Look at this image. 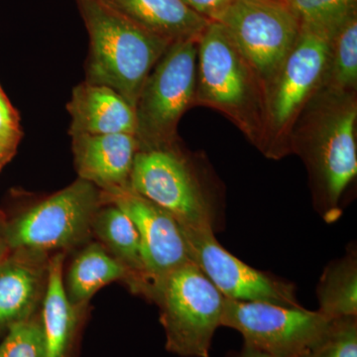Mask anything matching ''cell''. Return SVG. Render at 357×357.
<instances>
[{"instance_id":"obj_1","label":"cell","mask_w":357,"mask_h":357,"mask_svg":"<svg viewBox=\"0 0 357 357\" xmlns=\"http://www.w3.org/2000/svg\"><path fill=\"white\" fill-rule=\"evenodd\" d=\"M356 93L319 91L294 128L292 152L304 160L314 206L326 222L340 218V198L356 177Z\"/></svg>"},{"instance_id":"obj_2","label":"cell","mask_w":357,"mask_h":357,"mask_svg":"<svg viewBox=\"0 0 357 357\" xmlns=\"http://www.w3.org/2000/svg\"><path fill=\"white\" fill-rule=\"evenodd\" d=\"M89 33L86 83L114 89L135 107L143 84L171 43L100 0H77Z\"/></svg>"},{"instance_id":"obj_3","label":"cell","mask_w":357,"mask_h":357,"mask_svg":"<svg viewBox=\"0 0 357 357\" xmlns=\"http://www.w3.org/2000/svg\"><path fill=\"white\" fill-rule=\"evenodd\" d=\"M195 105L222 112L261 151L264 88L217 21H211L198 41Z\"/></svg>"},{"instance_id":"obj_4","label":"cell","mask_w":357,"mask_h":357,"mask_svg":"<svg viewBox=\"0 0 357 357\" xmlns=\"http://www.w3.org/2000/svg\"><path fill=\"white\" fill-rule=\"evenodd\" d=\"M332 37L301 27L299 37L265 89V129L261 152L278 160L292 152L294 128L319 93Z\"/></svg>"},{"instance_id":"obj_5","label":"cell","mask_w":357,"mask_h":357,"mask_svg":"<svg viewBox=\"0 0 357 357\" xmlns=\"http://www.w3.org/2000/svg\"><path fill=\"white\" fill-rule=\"evenodd\" d=\"M149 300L159 307L167 351L182 357H210L225 297L194 262L155 283Z\"/></svg>"},{"instance_id":"obj_6","label":"cell","mask_w":357,"mask_h":357,"mask_svg":"<svg viewBox=\"0 0 357 357\" xmlns=\"http://www.w3.org/2000/svg\"><path fill=\"white\" fill-rule=\"evenodd\" d=\"M105 203L102 191L77 178L11 220L6 218L9 250L27 249L49 255L84 245L93 236V218Z\"/></svg>"},{"instance_id":"obj_7","label":"cell","mask_w":357,"mask_h":357,"mask_svg":"<svg viewBox=\"0 0 357 357\" xmlns=\"http://www.w3.org/2000/svg\"><path fill=\"white\" fill-rule=\"evenodd\" d=\"M198 42L171 44L143 84L135 112L141 149L177 144L178 121L195 105Z\"/></svg>"},{"instance_id":"obj_8","label":"cell","mask_w":357,"mask_h":357,"mask_svg":"<svg viewBox=\"0 0 357 357\" xmlns=\"http://www.w3.org/2000/svg\"><path fill=\"white\" fill-rule=\"evenodd\" d=\"M217 22L255 70L264 91L301 31L299 20L285 0H231Z\"/></svg>"},{"instance_id":"obj_9","label":"cell","mask_w":357,"mask_h":357,"mask_svg":"<svg viewBox=\"0 0 357 357\" xmlns=\"http://www.w3.org/2000/svg\"><path fill=\"white\" fill-rule=\"evenodd\" d=\"M333 319L319 311L225 298L222 326L243 335L249 347L274 357H306Z\"/></svg>"},{"instance_id":"obj_10","label":"cell","mask_w":357,"mask_h":357,"mask_svg":"<svg viewBox=\"0 0 357 357\" xmlns=\"http://www.w3.org/2000/svg\"><path fill=\"white\" fill-rule=\"evenodd\" d=\"M129 188L168 211L181 227L213 229V208L178 144L138 150Z\"/></svg>"},{"instance_id":"obj_11","label":"cell","mask_w":357,"mask_h":357,"mask_svg":"<svg viewBox=\"0 0 357 357\" xmlns=\"http://www.w3.org/2000/svg\"><path fill=\"white\" fill-rule=\"evenodd\" d=\"M192 261L227 299L301 307L288 282L249 266L218 243L213 229H184Z\"/></svg>"},{"instance_id":"obj_12","label":"cell","mask_w":357,"mask_h":357,"mask_svg":"<svg viewBox=\"0 0 357 357\" xmlns=\"http://www.w3.org/2000/svg\"><path fill=\"white\" fill-rule=\"evenodd\" d=\"M102 192L105 201L119 206L135 225L151 288L174 270L192 262L183 230L168 211L130 188Z\"/></svg>"},{"instance_id":"obj_13","label":"cell","mask_w":357,"mask_h":357,"mask_svg":"<svg viewBox=\"0 0 357 357\" xmlns=\"http://www.w3.org/2000/svg\"><path fill=\"white\" fill-rule=\"evenodd\" d=\"M50 255L10 250L0 261V335L37 314L48 282Z\"/></svg>"},{"instance_id":"obj_14","label":"cell","mask_w":357,"mask_h":357,"mask_svg":"<svg viewBox=\"0 0 357 357\" xmlns=\"http://www.w3.org/2000/svg\"><path fill=\"white\" fill-rule=\"evenodd\" d=\"M79 178L100 191L129 188L131 170L139 144L134 134H70Z\"/></svg>"},{"instance_id":"obj_15","label":"cell","mask_w":357,"mask_h":357,"mask_svg":"<svg viewBox=\"0 0 357 357\" xmlns=\"http://www.w3.org/2000/svg\"><path fill=\"white\" fill-rule=\"evenodd\" d=\"M65 252L50 257L48 282L41 304L47 357H77L84 312L73 307L64 287Z\"/></svg>"},{"instance_id":"obj_16","label":"cell","mask_w":357,"mask_h":357,"mask_svg":"<svg viewBox=\"0 0 357 357\" xmlns=\"http://www.w3.org/2000/svg\"><path fill=\"white\" fill-rule=\"evenodd\" d=\"M70 134H135V112L114 89L84 83L73 89L67 105Z\"/></svg>"},{"instance_id":"obj_17","label":"cell","mask_w":357,"mask_h":357,"mask_svg":"<svg viewBox=\"0 0 357 357\" xmlns=\"http://www.w3.org/2000/svg\"><path fill=\"white\" fill-rule=\"evenodd\" d=\"M143 29L173 44L199 41L211 21L183 0H100Z\"/></svg>"},{"instance_id":"obj_18","label":"cell","mask_w":357,"mask_h":357,"mask_svg":"<svg viewBox=\"0 0 357 357\" xmlns=\"http://www.w3.org/2000/svg\"><path fill=\"white\" fill-rule=\"evenodd\" d=\"M83 246L64 276L66 295L73 307L84 311L98 290L115 281L126 282L137 294L132 275L102 244L89 241Z\"/></svg>"},{"instance_id":"obj_19","label":"cell","mask_w":357,"mask_h":357,"mask_svg":"<svg viewBox=\"0 0 357 357\" xmlns=\"http://www.w3.org/2000/svg\"><path fill=\"white\" fill-rule=\"evenodd\" d=\"M91 232L96 241L130 272L137 294L149 299L151 286L143 261L139 234L131 218L119 206L107 202L96 211Z\"/></svg>"},{"instance_id":"obj_20","label":"cell","mask_w":357,"mask_h":357,"mask_svg":"<svg viewBox=\"0 0 357 357\" xmlns=\"http://www.w3.org/2000/svg\"><path fill=\"white\" fill-rule=\"evenodd\" d=\"M318 311L328 319L357 317L356 250L326 268L318 285Z\"/></svg>"},{"instance_id":"obj_21","label":"cell","mask_w":357,"mask_h":357,"mask_svg":"<svg viewBox=\"0 0 357 357\" xmlns=\"http://www.w3.org/2000/svg\"><path fill=\"white\" fill-rule=\"evenodd\" d=\"M357 14L340 26L331 40L330 53L319 91L356 93Z\"/></svg>"},{"instance_id":"obj_22","label":"cell","mask_w":357,"mask_h":357,"mask_svg":"<svg viewBox=\"0 0 357 357\" xmlns=\"http://www.w3.org/2000/svg\"><path fill=\"white\" fill-rule=\"evenodd\" d=\"M301 27L333 37L340 26L357 14V0H285Z\"/></svg>"},{"instance_id":"obj_23","label":"cell","mask_w":357,"mask_h":357,"mask_svg":"<svg viewBox=\"0 0 357 357\" xmlns=\"http://www.w3.org/2000/svg\"><path fill=\"white\" fill-rule=\"evenodd\" d=\"M0 357H47L38 312L9 328L0 344Z\"/></svg>"},{"instance_id":"obj_24","label":"cell","mask_w":357,"mask_h":357,"mask_svg":"<svg viewBox=\"0 0 357 357\" xmlns=\"http://www.w3.org/2000/svg\"><path fill=\"white\" fill-rule=\"evenodd\" d=\"M306 357H357V317L333 319L325 337Z\"/></svg>"},{"instance_id":"obj_25","label":"cell","mask_w":357,"mask_h":357,"mask_svg":"<svg viewBox=\"0 0 357 357\" xmlns=\"http://www.w3.org/2000/svg\"><path fill=\"white\" fill-rule=\"evenodd\" d=\"M190 8L210 21H217L231 0H183Z\"/></svg>"},{"instance_id":"obj_26","label":"cell","mask_w":357,"mask_h":357,"mask_svg":"<svg viewBox=\"0 0 357 357\" xmlns=\"http://www.w3.org/2000/svg\"><path fill=\"white\" fill-rule=\"evenodd\" d=\"M1 86H0V91H1ZM14 152H16V148L10 146L0 139V170L10 161L13 157Z\"/></svg>"},{"instance_id":"obj_27","label":"cell","mask_w":357,"mask_h":357,"mask_svg":"<svg viewBox=\"0 0 357 357\" xmlns=\"http://www.w3.org/2000/svg\"><path fill=\"white\" fill-rule=\"evenodd\" d=\"M227 357H274L269 356V354H264V352H261L259 351H256V349H252V347H249L248 345L243 344V347H241V351L231 352L229 354Z\"/></svg>"},{"instance_id":"obj_28","label":"cell","mask_w":357,"mask_h":357,"mask_svg":"<svg viewBox=\"0 0 357 357\" xmlns=\"http://www.w3.org/2000/svg\"><path fill=\"white\" fill-rule=\"evenodd\" d=\"M4 222H6V218L0 213V261L10 251L9 250L8 245H7L6 234H4Z\"/></svg>"}]
</instances>
